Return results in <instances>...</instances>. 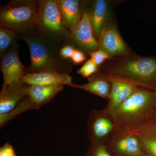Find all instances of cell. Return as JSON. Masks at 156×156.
<instances>
[{"label":"cell","mask_w":156,"mask_h":156,"mask_svg":"<svg viewBox=\"0 0 156 156\" xmlns=\"http://www.w3.org/2000/svg\"><path fill=\"white\" fill-rule=\"evenodd\" d=\"M156 91L139 88L122 103L108 112L114 119L116 131L133 132L156 119Z\"/></svg>","instance_id":"obj_1"},{"label":"cell","mask_w":156,"mask_h":156,"mask_svg":"<svg viewBox=\"0 0 156 156\" xmlns=\"http://www.w3.org/2000/svg\"><path fill=\"white\" fill-rule=\"evenodd\" d=\"M29 48L31 64L25 68L26 73L56 72L69 74L72 65L60 55L61 46L45 41L35 33L20 36Z\"/></svg>","instance_id":"obj_2"},{"label":"cell","mask_w":156,"mask_h":156,"mask_svg":"<svg viewBox=\"0 0 156 156\" xmlns=\"http://www.w3.org/2000/svg\"><path fill=\"white\" fill-rule=\"evenodd\" d=\"M105 76L156 92V56L136 57L119 62Z\"/></svg>","instance_id":"obj_3"},{"label":"cell","mask_w":156,"mask_h":156,"mask_svg":"<svg viewBox=\"0 0 156 156\" xmlns=\"http://www.w3.org/2000/svg\"><path fill=\"white\" fill-rule=\"evenodd\" d=\"M51 44L70 45L71 35L65 27L57 0L39 1L38 14L34 33Z\"/></svg>","instance_id":"obj_4"},{"label":"cell","mask_w":156,"mask_h":156,"mask_svg":"<svg viewBox=\"0 0 156 156\" xmlns=\"http://www.w3.org/2000/svg\"><path fill=\"white\" fill-rule=\"evenodd\" d=\"M39 1L11 0L0 11V27L13 30L20 36L35 32Z\"/></svg>","instance_id":"obj_5"},{"label":"cell","mask_w":156,"mask_h":156,"mask_svg":"<svg viewBox=\"0 0 156 156\" xmlns=\"http://www.w3.org/2000/svg\"><path fill=\"white\" fill-rule=\"evenodd\" d=\"M116 131L113 118L105 109H96L90 112L88 118V133L91 143L106 145Z\"/></svg>","instance_id":"obj_6"},{"label":"cell","mask_w":156,"mask_h":156,"mask_svg":"<svg viewBox=\"0 0 156 156\" xmlns=\"http://www.w3.org/2000/svg\"><path fill=\"white\" fill-rule=\"evenodd\" d=\"M106 146L114 156H136L144 155L139 140L134 134L116 131Z\"/></svg>","instance_id":"obj_7"},{"label":"cell","mask_w":156,"mask_h":156,"mask_svg":"<svg viewBox=\"0 0 156 156\" xmlns=\"http://www.w3.org/2000/svg\"><path fill=\"white\" fill-rule=\"evenodd\" d=\"M19 49V45L14 44L2 58L3 87L20 82V78L26 73V67L20 58Z\"/></svg>","instance_id":"obj_8"},{"label":"cell","mask_w":156,"mask_h":156,"mask_svg":"<svg viewBox=\"0 0 156 156\" xmlns=\"http://www.w3.org/2000/svg\"><path fill=\"white\" fill-rule=\"evenodd\" d=\"M70 45L87 53L98 49V42L94 36L89 14L85 9L80 23L72 34Z\"/></svg>","instance_id":"obj_9"},{"label":"cell","mask_w":156,"mask_h":156,"mask_svg":"<svg viewBox=\"0 0 156 156\" xmlns=\"http://www.w3.org/2000/svg\"><path fill=\"white\" fill-rule=\"evenodd\" d=\"M98 49L112 56H127L130 50L125 44L115 24L110 22L101 33L98 41Z\"/></svg>","instance_id":"obj_10"},{"label":"cell","mask_w":156,"mask_h":156,"mask_svg":"<svg viewBox=\"0 0 156 156\" xmlns=\"http://www.w3.org/2000/svg\"><path fill=\"white\" fill-rule=\"evenodd\" d=\"M30 87L21 82L3 87L0 92V114L11 112L27 97Z\"/></svg>","instance_id":"obj_11"},{"label":"cell","mask_w":156,"mask_h":156,"mask_svg":"<svg viewBox=\"0 0 156 156\" xmlns=\"http://www.w3.org/2000/svg\"><path fill=\"white\" fill-rule=\"evenodd\" d=\"M94 36L98 42L101 34L109 24L110 9L105 0L93 1L87 10Z\"/></svg>","instance_id":"obj_12"},{"label":"cell","mask_w":156,"mask_h":156,"mask_svg":"<svg viewBox=\"0 0 156 156\" xmlns=\"http://www.w3.org/2000/svg\"><path fill=\"white\" fill-rule=\"evenodd\" d=\"M57 2L63 25L72 35L82 19L84 10L78 0H57Z\"/></svg>","instance_id":"obj_13"},{"label":"cell","mask_w":156,"mask_h":156,"mask_svg":"<svg viewBox=\"0 0 156 156\" xmlns=\"http://www.w3.org/2000/svg\"><path fill=\"white\" fill-rule=\"evenodd\" d=\"M20 82L30 85H67L72 83V78L67 73L56 72L26 73Z\"/></svg>","instance_id":"obj_14"},{"label":"cell","mask_w":156,"mask_h":156,"mask_svg":"<svg viewBox=\"0 0 156 156\" xmlns=\"http://www.w3.org/2000/svg\"><path fill=\"white\" fill-rule=\"evenodd\" d=\"M108 80L111 84V90L108 104L104 109L109 112L122 103L140 87L124 81Z\"/></svg>","instance_id":"obj_15"},{"label":"cell","mask_w":156,"mask_h":156,"mask_svg":"<svg viewBox=\"0 0 156 156\" xmlns=\"http://www.w3.org/2000/svg\"><path fill=\"white\" fill-rule=\"evenodd\" d=\"M88 79L87 83L80 85L72 83L68 86L76 89H83L102 98L108 99L111 84L105 75L97 73Z\"/></svg>","instance_id":"obj_16"},{"label":"cell","mask_w":156,"mask_h":156,"mask_svg":"<svg viewBox=\"0 0 156 156\" xmlns=\"http://www.w3.org/2000/svg\"><path fill=\"white\" fill-rule=\"evenodd\" d=\"M64 85H33L30 86L28 97L39 109L53 100L59 92L63 90Z\"/></svg>","instance_id":"obj_17"},{"label":"cell","mask_w":156,"mask_h":156,"mask_svg":"<svg viewBox=\"0 0 156 156\" xmlns=\"http://www.w3.org/2000/svg\"><path fill=\"white\" fill-rule=\"evenodd\" d=\"M129 133L138 138L145 156H156V118L139 130Z\"/></svg>","instance_id":"obj_18"},{"label":"cell","mask_w":156,"mask_h":156,"mask_svg":"<svg viewBox=\"0 0 156 156\" xmlns=\"http://www.w3.org/2000/svg\"><path fill=\"white\" fill-rule=\"evenodd\" d=\"M39 108L32 102L28 96L20 102L11 112L4 114H0V127L2 128L9 121L24 112L31 110H38Z\"/></svg>","instance_id":"obj_19"},{"label":"cell","mask_w":156,"mask_h":156,"mask_svg":"<svg viewBox=\"0 0 156 156\" xmlns=\"http://www.w3.org/2000/svg\"><path fill=\"white\" fill-rule=\"evenodd\" d=\"M20 36L15 31L6 27H0V56L2 58L9 49L20 40Z\"/></svg>","instance_id":"obj_20"},{"label":"cell","mask_w":156,"mask_h":156,"mask_svg":"<svg viewBox=\"0 0 156 156\" xmlns=\"http://www.w3.org/2000/svg\"><path fill=\"white\" fill-rule=\"evenodd\" d=\"M85 156H114L105 145L90 143Z\"/></svg>","instance_id":"obj_21"},{"label":"cell","mask_w":156,"mask_h":156,"mask_svg":"<svg viewBox=\"0 0 156 156\" xmlns=\"http://www.w3.org/2000/svg\"><path fill=\"white\" fill-rule=\"evenodd\" d=\"M98 69L97 66L90 58L78 70L77 73L83 77L89 79L93 75L97 73Z\"/></svg>","instance_id":"obj_22"},{"label":"cell","mask_w":156,"mask_h":156,"mask_svg":"<svg viewBox=\"0 0 156 156\" xmlns=\"http://www.w3.org/2000/svg\"><path fill=\"white\" fill-rule=\"evenodd\" d=\"M91 59L97 66L103 63L107 59L109 58L110 56L103 50L98 49L93 52H88Z\"/></svg>","instance_id":"obj_23"},{"label":"cell","mask_w":156,"mask_h":156,"mask_svg":"<svg viewBox=\"0 0 156 156\" xmlns=\"http://www.w3.org/2000/svg\"><path fill=\"white\" fill-rule=\"evenodd\" d=\"M76 49L71 45H65L62 47L60 50V55L62 58L64 59L71 58L74 53Z\"/></svg>","instance_id":"obj_24"},{"label":"cell","mask_w":156,"mask_h":156,"mask_svg":"<svg viewBox=\"0 0 156 156\" xmlns=\"http://www.w3.org/2000/svg\"><path fill=\"white\" fill-rule=\"evenodd\" d=\"M0 156H17V155L13 146L6 143L0 148Z\"/></svg>","instance_id":"obj_25"},{"label":"cell","mask_w":156,"mask_h":156,"mask_svg":"<svg viewBox=\"0 0 156 156\" xmlns=\"http://www.w3.org/2000/svg\"><path fill=\"white\" fill-rule=\"evenodd\" d=\"M85 54L80 50L76 49L72 57V61L75 64H79L86 60Z\"/></svg>","instance_id":"obj_26"},{"label":"cell","mask_w":156,"mask_h":156,"mask_svg":"<svg viewBox=\"0 0 156 156\" xmlns=\"http://www.w3.org/2000/svg\"><path fill=\"white\" fill-rule=\"evenodd\" d=\"M155 115L156 116V100L155 102Z\"/></svg>","instance_id":"obj_27"},{"label":"cell","mask_w":156,"mask_h":156,"mask_svg":"<svg viewBox=\"0 0 156 156\" xmlns=\"http://www.w3.org/2000/svg\"><path fill=\"white\" fill-rule=\"evenodd\" d=\"M145 156V155H139V156Z\"/></svg>","instance_id":"obj_28"},{"label":"cell","mask_w":156,"mask_h":156,"mask_svg":"<svg viewBox=\"0 0 156 156\" xmlns=\"http://www.w3.org/2000/svg\"></svg>","instance_id":"obj_29"}]
</instances>
